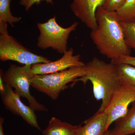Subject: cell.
Here are the masks:
<instances>
[{
    "label": "cell",
    "instance_id": "obj_1",
    "mask_svg": "<svg viewBox=\"0 0 135 135\" xmlns=\"http://www.w3.org/2000/svg\"><path fill=\"white\" fill-rule=\"evenodd\" d=\"M95 17L97 26L90 36L100 53L111 61L122 56L130 55L131 49L126 43L121 22L116 11H109L101 6L97 9Z\"/></svg>",
    "mask_w": 135,
    "mask_h": 135
},
{
    "label": "cell",
    "instance_id": "obj_2",
    "mask_svg": "<svg viewBox=\"0 0 135 135\" xmlns=\"http://www.w3.org/2000/svg\"><path fill=\"white\" fill-rule=\"evenodd\" d=\"M85 75L75 80L72 85L79 81L85 85L88 81H90L94 97L97 100L102 101L96 113L103 112L114 92L121 84L116 65L112 62L107 63L95 57L85 64Z\"/></svg>",
    "mask_w": 135,
    "mask_h": 135
},
{
    "label": "cell",
    "instance_id": "obj_3",
    "mask_svg": "<svg viewBox=\"0 0 135 135\" xmlns=\"http://www.w3.org/2000/svg\"><path fill=\"white\" fill-rule=\"evenodd\" d=\"M84 66H76L46 74L34 75L31 79V86L46 94L53 100L58 98L60 92L68 88V84L84 76Z\"/></svg>",
    "mask_w": 135,
    "mask_h": 135
},
{
    "label": "cell",
    "instance_id": "obj_4",
    "mask_svg": "<svg viewBox=\"0 0 135 135\" xmlns=\"http://www.w3.org/2000/svg\"><path fill=\"white\" fill-rule=\"evenodd\" d=\"M0 59L12 60L24 65L51 62L47 58L33 53L9 34L7 23L0 22Z\"/></svg>",
    "mask_w": 135,
    "mask_h": 135
},
{
    "label": "cell",
    "instance_id": "obj_5",
    "mask_svg": "<svg viewBox=\"0 0 135 135\" xmlns=\"http://www.w3.org/2000/svg\"><path fill=\"white\" fill-rule=\"evenodd\" d=\"M78 25V22H75L69 27L64 28L57 23L55 16L45 23H38L40 34L37 47L42 50L51 48L59 54H64L68 50V41L70 34L76 30Z\"/></svg>",
    "mask_w": 135,
    "mask_h": 135
},
{
    "label": "cell",
    "instance_id": "obj_6",
    "mask_svg": "<svg viewBox=\"0 0 135 135\" xmlns=\"http://www.w3.org/2000/svg\"><path fill=\"white\" fill-rule=\"evenodd\" d=\"M9 67L3 73V80L7 86L15 89V92L21 97L25 98L29 106L35 111L48 112V110L40 103L31 94V79L35 75L32 70V65L18 66L10 64Z\"/></svg>",
    "mask_w": 135,
    "mask_h": 135
},
{
    "label": "cell",
    "instance_id": "obj_7",
    "mask_svg": "<svg viewBox=\"0 0 135 135\" xmlns=\"http://www.w3.org/2000/svg\"><path fill=\"white\" fill-rule=\"evenodd\" d=\"M135 101V88L120 84L114 92L104 112L107 117L105 131L114 122L122 118L127 113L128 107Z\"/></svg>",
    "mask_w": 135,
    "mask_h": 135
},
{
    "label": "cell",
    "instance_id": "obj_8",
    "mask_svg": "<svg viewBox=\"0 0 135 135\" xmlns=\"http://www.w3.org/2000/svg\"><path fill=\"white\" fill-rule=\"evenodd\" d=\"M5 84V90L1 92V97L5 108L13 114L20 116L27 124L42 131L39 126L34 110L27 106L21 101L20 96L14 91L11 87Z\"/></svg>",
    "mask_w": 135,
    "mask_h": 135
},
{
    "label": "cell",
    "instance_id": "obj_9",
    "mask_svg": "<svg viewBox=\"0 0 135 135\" xmlns=\"http://www.w3.org/2000/svg\"><path fill=\"white\" fill-rule=\"evenodd\" d=\"M74 53L73 49L70 48L58 60L49 63L33 65L31 66L33 73L35 75L49 74L64 71L70 68L85 66V64L81 60V56L74 55Z\"/></svg>",
    "mask_w": 135,
    "mask_h": 135
},
{
    "label": "cell",
    "instance_id": "obj_10",
    "mask_svg": "<svg viewBox=\"0 0 135 135\" xmlns=\"http://www.w3.org/2000/svg\"><path fill=\"white\" fill-rule=\"evenodd\" d=\"M106 0H72L71 9L75 16L92 31L97 28L96 12Z\"/></svg>",
    "mask_w": 135,
    "mask_h": 135
},
{
    "label": "cell",
    "instance_id": "obj_11",
    "mask_svg": "<svg viewBox=\"0 0 135 135\" xmlns=\"http://www.w3.org/2000/svg\"><path fill=\"white\" fill-rule=\"evenodd\" d=\"M107 120V115L104 112L96 113L85 120L83 126H78L74 135H103Z\"/></svg>",
    "mask_w": 135,
    "mask_h": 135
},
{
    "label": "cell",
    "instance_id": "obj_12",
    "mask_svg": "<svg viewBox=\"0 0 135 135\" xmlns=\"http://www.w3.org/2000/svg\"><path fill=\"white\" fill-rule=\"evenodd\" d=\"M115 126L111 132L112 135H130L135 133V101L127 113L116 121Z\"/></svg>",
    "mask_w": 135,
    "mask_h": 135
},
{
    "label": "cell",
    "instance_id": "obj_13",
    "mask_svg": "<svg viewBox=\"0 0 135 135\" xmlns=\"http://www.w3.org/2000/svg\"><path fill=\"white\" fill-rule=\"evenodd\" d=\"M78 127V126H73L53 117L49 121L47 127L42 133L44 135H74Z\"/></svg>",
    "mask_w": 135,
    "mask_h": 135
},
{
    "label": "cell",
    "instance_id": "obj_14",
    "mask_svg": "<svg viewBox=\"0 0 135 135\" xmlns=\"http://www.w3.org/2000/svg\"><path fill=\"white\" fill-rule=\"evenodd\" d=\"M121 84L135 88V66L126 64H115Z\"/></svg>",
    "mask_w": 135,
    "mask_h": 135
},
{
    "label": "cell",
    "instance_id": "obj_15",
    "mask_svg": "<svg viewBox=\"0 0 135 135\" xmlns=\"http://www.w3.org/2000/svg\"><path fill=\"white\" fill-rule=\"evenodd\" d=\"M121 22H129L135 20V0H126L123 5L116 11Z\"/></svg>",
    "mask_w": 135,
    "mask_h": 135
},
{
    "label": "cell",
    "instance_id": "obj_16",
    "mask_svg": "<svg viewBox=\"0 0 135 135\" xmlns=\"http://www.w3.org/2000/svg\"><path fill=\"white\" fill-rule=\"evenodd\" d=\"M11 1L0 0V22L8 23L13 27L14 24L20 22L22 18L12 15L10 8Z\"/></svg>",
    "mask_w": 135,
    "mask_h": 135
},
{
    "label": "cell",
    "instance_id": "obj_17",
    "mask_svg": "<svg viewBox=\"0 0 135 135\" xmlns=\"http://www.w3.org/2000/svg\"><path fill=\"white\" fill-rule=\"evenodd\" d=\"M125 40L130 49L135 50V20L126 22H121Z\"/></svg>",
    "mask_w": 135,
    "mask_h": 135
},
{
    "label": "cell",
    "instance_id": "obj_18",
    "mask_svg": "<svg viewBox=\"0 0 135 135\" xmlns=\"http://www.w3.org/2000/svg\"><path fill=\"white\" fill-rule=\"evenodd\" d=\"M126 0H106L103 7L109 11H116L120 7Z\"/></svg>",
    "mask_w": 135,
    "mask_h": 135
},
{
    "label": "cell",
    "instance_id": "obj_19",
    "mask_svg": "<svg viewBox=\"0 0 135 135\" xmlns=\"http://www.w3.org/2000/svg\"><path fill=\"white\" fill-rule=\"evenodd\" d=\"M42 1H45L47 4H54L53 0H19V4L24 7L26 11H28L33 5H39Z\"/></svg>",
    "mask_w": 135,
    "mask_h": 135
},
{
    "label": "cell",
    "instance_id": "obj_20",
    "mask_svg": "<svg viewBox=\"0 0 135 135\" xmlns=\"http://www.w3.org/2000/svg\"><path fill=\"white\" fill-rule=\"evenodd\" d=\"M114 64H126L135 66V57L129 56H122L114 61H111Z\"/></svg>",
    "mask_w": 135,
    "mask_h": 135
},
{
    "label": "cell",
    "instance_id": "obj_21",
    "mask_svg": "<svg viewBox=\"0 0 135 135\" xmlns=\"http://www.w3.org/2000/svg\"><path fill=\"white\" fill-rule=\"evenodd\" d=\"M3 72L2 70H0V92H2L5 90V84L3 83L4 81L3 80Z\"/></svg>",
    "mask_w": 135,
    "mask_h": 135
},
{
    "label": "cell",
    "instance_id": "obj_22",
    "mask_svg": "<svg viewBox=\"0 0 135 135\" xmlns=\"http://www.w3.org/2000/svg\"><path fill=\"white\" fill-rule=\"evenodd\" d=\"M4 122V119L1 117L0 118V135H5L3 132V124Z\"/></svg>",
    "mask_w": 135,
    "mask_h": 135
},
{
    "label": "cell",
    "instance_id": "obj_23",
    "mask_svg": "<svg viewBox=\"0 0 135 135\" xmlns=\"http://www.w3.org/2000/svg\"><path fill=\"white\" fill-rule=\"evenodd\" d=\"M103 135H112L110 130L108 129V130L105 131V133H104Z\"/></svg>",
    "mask_w": 135,
    "mask_h": 135
}]
</instances>
